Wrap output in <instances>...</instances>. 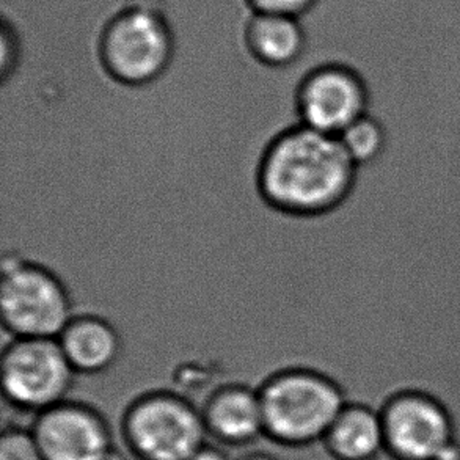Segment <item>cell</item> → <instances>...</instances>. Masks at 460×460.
<instances>
[{"instance_id": "cell-1", "label": "cell", "mask_w": 460, "mask_h": 460, "mask_svg": "<svg viewBox=\"0 0 460 460\" xmlns=\"http://www.w3.org/2000/svg\"><path fill=\"white\" fill-rule=\"evenodd\" d=\"M358 167L340 138L306 126H288L262 150L256 189L274 211L291 217L327 216L354 192Z\"/></svg>"}, {"instance_id": "cell-2", "label": "cell", "mask_w": 460, "mask_h": 460, "mask_svg": "<svg viewBox=\"0 0 460 460\" xmlns=\"http://www.w3.org/2000/svg\"><path fill=\"white\" fill-rule=\"evenodd\" d=\"M258 392L264 437L289 448L323 443L349 402L333 377L311 367L281 369L264 380Z\"/></svg>"}, {"instance_id": "cell-3", "label": "cell", "mask_w": 460, "mask_h": 460, "mask_svg": "<svg viewBox=\"0 0 460 460\" xmlns=\"http://www.w3.org/2000/svg\"><path fill=\"white\" fill-rule=\"evenodd\" d=\"M0 319L12 338L57 340L75 316L62 279L43 264L18 253L2 258Z\"/></svg>"}, {"instance_id": "cell-4", "label": "cell", "mask_w": 460, "mask_h": 460, "mask_svg": "<svg viewBox=\"0 0 460 460\" xmlns=\"http://www.w3.org/2000/svg\"><path fill=\"white\" fill-rule=\"evenodd\" d=\"M121 432L137 460H189L209 436L201 409L173 392L145 393L132 401Z\"/></svg>"}, {"instance_id": "cell-5", "label": "cell", "mask_w": 460, "mask_h": 460, "mask_svg": "<svg viewBox=\"0 0 460 460\" xmlns=\"http://www.w3.org/2000/svg\"><path fill=\"white\" fill-rule=\"evenodd\" d=\"M173 35L165 19L148 8L119 14L102 33V68L126 87H145L165 75L173 58Z\"/></svg>"}, {"instance_id": "cell-6", "label": "cell", "mask_w": 460, "mask_h": 460, "mask_svg": "<svg viewBox=\"0 0 460 460\" xmlns=\"http://www.w3.org/2000/svg\"><path fill=\"white\" fill-rule=\"evenodd\" d=\"M75 376L58 340L12 338L2 350V393L19 411L38 415L66 401Z\"/></svg>"}, {"instance_id": "cell-7", "label": "cell", "mask_w": 460, "mask_h": 460, "mask_svg": "<svg viewBox=\"0 0 460 460\" xmlns=\"http://www.w3.org/2000/svg\"><path fill=\"white\" fill-rule=\"evenodd\" d=\"M379 411L385 453L393 460H437L459 440L448 407L424 390L393 393Z\"/></svg>"}, {"instance_id": "cell-8", "label": "cell", "mask_w": 460, "mask_h": 460, "mask_svg": "<svg viewBox=\"0 0 460 460\" xmlns=\"http://www.w3.org/2000/svg\"><path fill=\"white\" fill-rule=\"evenodd\" d=\"M369 102L365 77L344 63H325L311 69L294 96L300 125L335 137L369 113Z\"/></svg>"}, {"instance_id": "cell-9", "label": "cell", "mask_w": 460, "mask_h": 460, "mask_svg": "<svg viewBox=\"0 0 460 460\" xmlns=\"http://www.w3.org/2000/svg\"><path fill=\"white\" fill-rule=\"evenodd\" d=\"M31 432L44 460H104L115 448L101 411L69 399L38 413Z\"/></svg>"}, {"instance_id": "cell-10", "label": "cell", "mask_w": 460, "mask_h": 460, "mask_svg": "<svg viewBox=\"0 0 460 460\" xmlns=\"http://www.w3.org/2000/svg\"><path fill=\"white\" fill-rule=\"evenodd\" d=\"M208 434L230 447H245L264 436L258 388L230 384L217 388L201 409Z\"/></svg>"}, {"instance_id": "cell-11", "label": "cell", "mask_w": 460, "mask_h": 460, "mask_svg": "<svg viewBox=\"0 0 460 460\" xmlns=\"http://www.w3.org/2000/svg\"><path fill=\"white\" fill-rule=\"evenodd\" d=\"M75 374L106 373L119 361L123 341L111 321L98 314H75L57 338Z\"/></svg>"}, {"instance_id": "cell-12", "label": "cell", "mask_w": 460, "mask_h": 460, "mask_svg": "<svg viewBox=\"0 0 460 460\" xmlns=\"http://www.w3.org/2000/svg\"><path fill=\"white\" fill-rule=\"evenodd\" d=\"M333 460H376L385 453V437L379 409L348 402L323 440Z\"/></svg>"}, {"instance_id": "cell-13", "label": "cell", "mask_w": 460, "mask_h": 460, "mask_svg": "<svg viewBox=\"0 0 460 460\" xmlns=\"http://www.w3.org/2000/svg\"><path fill=\"white\" fill-rule=\"evenodd\" d=\"M245 44L256 62L269 68H287L305 50L299 18L255 13L245 29Z\"/></svg>"}, {"instance_id": "cell-14", "label": "cell", "mask_w": 460, "mask_h": 460, "mask_svg": "<svg viewBox=\"0 0 460 460\" xmlns=\"http://www.w3.org/2000/svg\"><path fill=\"white\" fill-rule=\"evenodd\" d=\"M342 148L357 167H367L379 161L388 146V132L379 119L367 113L340 136Z\"/></svg>"}, {"instance_id": "cell-15", "label": "cell", "mask_w": 460, "mask_h": 460, "mask_svg": "<svg viewBox=\"0 0 460 460\" xmlns=\"http://www.w3.org/2000/svg\"><path fill=\"white\" fill-rule=\"evenodd\" d=\"M0 460H44L31 429L4 428L0 434Z\"/></svg>"}, {"instance_id": "cell-16", "label": "cell", "mask_w": 460, "mask_h": 460, "mask_svg": "<svg viewBox=\"0 0 460 460\" xmlns=\"http://www.w3.org/2000/svg\"><path fill=\"white\" fill-rule=\"evenodd\" d=\"M0 46H2V58H0V75L5 82L14 75L18 68L19 57H21V46L19 38L12 25L4 22L2 33H0Z\"/></svg>"}, {"instance_id": "cell-17", "label": "cell", "mask_w": 460, "mask_h": 460, "mask_svg": "<svg viewBox=\"0 0 460 460\" xmlns=\"http://www.w3.org/2000/svg\"><path fill=\"white\" fill-rule=\"evenodd\" d=\"M255 13L262 14H281L299 18L308 12L316 0H247Z\"/></svg>"}, {"instance_id": "cell-18", "label": "cell", "mask_w": 460, "mask_h": 460, "mask_svg": "<svg viewBox=\"0 0 460 460\" xmlns=\"http://www.w3.org/2000/svg\"><path fill=\"white\" fill-rule=\"evenodd\" d=\"M189 460H231L226 453L217 447H211L206 443L203 448L197 451Z\"/></svg>"}, {"instance_id": "cell-19", "label": "cell", "mask_w": 460, "mask_h": 460, "mask_svg": "<svg viewBox=\"0 0 460 460\" xmlns=\"http://www.w3.org/2000/svg\"><path fill=\"white\" fill-rule=\"evenodd\" d=\"M437 460H460V442L453 443L449 445L448 448L443 451L442 456Z\"/></svg>"}, {"instance_id": "cell-20", "label": "cell", "mask_w": 460, "mask_h": 460, "mask_svg": "<svg viewBox=\"0 0 460 460\" xmlns=\"http://www.w3.org/2000/svg\"><path fill=\"white\" fill-rule=\"evenodd\" d=\"M241 460H279L277 457H274L272 455H268V453H252V455L245 456Z\"/></svg>"}, {"instance_id": "cell-21", "label": "cell", "mask_w": 460, "mask_h": 460, "mask_svg": "<svg viewBox=\"0 0 460 460\" xmlns=\"http://www.w3.org/2000/svg\"><path fill=\"white\" fill-rule=\"evenodd\" d=\"M104 460H129L128 457H126L119 449L113 448L112 453L111 455L107 456L106 459Z\"/></svg>"}]
</instances>
